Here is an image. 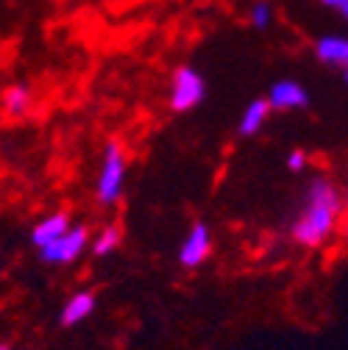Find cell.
<instances>
[{"instance_id": "11", "label": "cell", "mask_w": 348, "mask_h": 350, "mask_svg": "<svg viewBox=\"0 0 348 350\" xmlns=\"http://www.w3.org/2000/svg\"><path fill=\"white\" fill-rule=\"evenodd\" d=\"M268 117H271V106H268V100H265V98H256V100H251V103L245 106L237 131H240L243 137H253V134H259V131L265 128Z\"/></svg>"}, {"instance_id": "14", "label": "cell", "mask_w": 348, "mask_h": 350, "mask_svg": "<svg viewBox=\"0 0 348 350\" xmlns=\"http://www.w3.org/2000/svg\"><path fill=\"white\" fill-rule=\"evenodd\" d=\"M307 164H310V153L307 150H290V156H287V167H290V172H303L307 170Z\"/></svg>"}, {"instance_id": "7", "label": "cell", "mask_w": 348, "mask_h": 350, "mask_svg": "<svg viewBox=\"0 0 348 350\" xmlns=\"http://www.w3.org/2000/svg\"><path fill=\"white\" fill-rule=\"evenodd\" d=\"M315 56L318 62H323L326 67H337L345 70L348 67V39L343 33H323L315 42Z\"/></svg>"}, {"instance_id": "8", "label": "cell", "mask_w": 348, "mask_h": 350, "mask_svg": "<svg viewBox=\"0 0 348 350\" xmlns=\"http://www.w3.org/2000/svg\"><path fill=\"white\" fill-rule=\"evenodd\" d=\"M70 226H73V223H70L67 211H53V214H48V217H42V220L34 226L31 242H34L36 247H45V245H51L53 239H59Z\"/></svg>"}, {"instance_id": "12", "label": "cell", "mask_w": 348, "mask_h": 350, "mask_svg": "<svg viewBox=\"0 0 348 350\" xmlns=\"http://www.w3.org/2000/svg\"><path fill=\"white\" fill-rule=\"evenodd\" d=\"M117 245H120V228H117V226H106V228H101L98 237L92 239V253H95V256H109Z\"/></svg>"}, {"instance_id": "6", "label": "cell", "mask_w": 348, "mask_h": 350, "mask_svg": "<svg viewBox=\"0 0 348 350\" xmlns=\"http://www.w3.org/2000/svg\"><path fill=\"white\" fill-rule=\"evenodd\" d=\"M265 100H268L271 111H293V109H307L310 106V92L303 90V83H298L293 78H282L271 86Z\"/></svg>"}, {"instance_id": "13", "label": "cell", "mask_w": 348, "mask_h": 350, "mask_svg": "<svg viewBox=\"0 0 348 350\" xmlns=\"http://www.w3.org/2000/svg\"><path fill=\"white\" fill-rule=\"evenodd\" d=\"M248 20H251V25L259 28V31L271 28V23H273V6L268 3V0H256V3L251 6V12H248Z\"/></svg>"}, {"instance_id": "9", "label": "cell", "mask_w": 348, "mask_h": 350, "mask_svg": "<svg viewBox=\"0 0 348 350\" xmlns=\"http://www.w3.org/2000/svg\"><path fill=\"white\" fill-rule=\"evenodd\" d=\"M92 312H95V295H92V292H75V295L67 297L59 320H62L64 328H73V325L84 323Z\"/></svg>"}, {"instance_id": "10", "label": "cell", "mask_w": 348, "mask_h": 350, "mask_svg": "<svg viewBox=\"0 0 348 350\" xmlns=\"http://www.w3.org/2000/svg\"><path fill=\"white\" fill-rule=\"evenodd\" d=\"M0 106H3V114L12 120H23L31 106H34V95L25 83H12L3 90V98H0Z\"/></svg>"}, {"instance_id": "16", "label": "cell", "mask_w": 348, "mask_h": 350, "mask_svg": "<svg viewBox=\"0 0 348 350\" xmlns=\"http://www.w3.org/2000/svg\"><path fill=\"white\" fill-rule=\"evenodd\" d=\"M0 350H12V347L9 345H0Z\"/></svg>"}, {"instance_id": "2", "label": "cell", "mask_w": 348, "mask_h": 350, "mask_svg": "<svg viewBox=\"0 0 348 350\" xmlns=\"http://www.w3.org/2000/svg\"><path fill=\"white\" fill-rule=\"evenodd\" d=\"M125 172H128V161H125V150L120 142H109L103 150V161H101V172H98V184H95V198L101 206H114L123 195L125 187Z\"/></svg>"}, {"instance_id": "1", "label": "cell", "mask_w": 348, "mask_h": 350, "mask_svg": "<svg viewBox=\"0 0 348 350\" xmlns=\"http://www.w3.org/2000/svg\"><path fill=\"white\" fill-rule=\"evenodd\" d=\"M340 220H343V192L332 178L318 175L307 187L301 214L293 223V239L301 247H321L332 242V237L340 228Z\"/></svg>"}, {"instance_id": "3", "label": "cell", "mask_w": 348, "mask_h": 350, "mask_svg": "<svg viewBox=\"0 0 348 350\" xmlns=\"http://www.w3.org/2000/svg\"><path fill=\"white\" fill-rule=\"evenodd\" d=\"M206 98V81L195 67H179L170 83V109L192 111Z\"/></svg>"}, {"instance_id": "5", "label": "cell", "mask_w": 348, "mask_h": 350, "mask_svg": "<svg viewBox=\"0 0 348 350\" xmlns=\"http://www.w3.org/2000/svg\"><path fill=\"white\" fill-rule=\"evenodd\" d=\"M209 253H212V231H209L206 223H195V226L190 228L187 239H184L182 247H179L182 267H187V270L201 267L203 261L209 258Z\"/></svg>"}, {"instance_id": "4", "label": "cell", "mask_w": 348, "mask_h": 350, "mask_svg": "<svg viewBox=\"0 0 348 350\" xmlns=\"http://www.w3.org/2000/svg\"><path fill=\"white\" fill-rule=\"evenodd\" d=\"M86 245H90V231L84 226H70L59 239L39 247V256L45 265H70L86 250Z\"/></svg>"}, {"instance_id": "15", "label": "cell", "mask_w": 348, "mask_h": 350, "mask_svg": "<svg viewBox=\"0 0 348 350\" xmlns=\"http://www.w3.org/2000/svg\"><path fill=\"white\" fill-rule=\"evenodd\" d=\"M318 3L332 9V12H337L340 17H348V0H318Z\"/></svg>"}]
</instances>
